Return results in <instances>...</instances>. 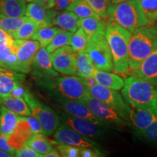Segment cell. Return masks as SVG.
<instances>
[{
	"label": "cell",
	"instance_id": "cell-39",
	"mask_svg": "<svg viewBox=\"0 0 157 157\" xmlns=\"http://www.w3.org/2000/svg\"><path fill=\"white\" fill-rule=\"evenodd\" d=\"M14 156L17 157H42V155L34 150L25 143L21 148L15 149Z\"/></svg>",
	"mask_w": 157,
	"mask_h": 157
},
{
	"label": "cell",
	"instance_id": "cell-20",
	"mask_svg": "<svg viewBox=\"0 0 157 157\" xmlns=\"http://www.w3.org/2000/svg\"><path fill=\"white\" fill-rule=\"evenodd\" d=\"M107 20L100 17H88L79 19V27L83 29L88 40L98 34L105 35Z\"/></svg>",
	"mask_w": 157,
	"mask_h": 157
},
{
	"label": "cell",
	"instance_id": "cell-14",
	"mask_svg": "<svg viewBox=\"0 0 157 157\" xmlns=\"http://www.w3.org/2000/svg\"><path fill=\"white\" fill-rule=\"evenodd\" d=\"M33 74L42 79H51L58 76L52 67L50 53L45 48L41 47L36 52L31 65Z\"/></svg>",
	"mask_w": 157,
	"mask_h": 157
},
{
	"label": "cell",
	"instance_id": "cell-46",
	"mask_svg": "<svg viewBox=\"0 0 157 157\" xmlns=\"http://www.w3.org/2000/svg\"><path fill=\"white\" fill-rule=\"evenodd\" d=\"M29 90L27 89L26 87H25L24 86H23V84H20L15 87L14 89L13 90V91L11 92L10 96H13V97H17V98H21L23 99V97L25 95Z\"/></svg>",
	"mask_w": 157,
	"mask_h": 157
},
{
	"label": "cell",
	"instance_id": "cell-18",
	"mask_svg": "<svg viewBox=\"0 0 157 157\" xmlns=\"http://www.w3.org/2000/svg\"><path fill=\"white\" fill-rule=\"evenodd\" d=\"M130 107V125H133L137 133L146 128L157 119V107Z\"/></svg>",
	"mask_w": 157,
	"mask_h": 157
},
{
	"label": "cell",
	"instance_id": "cell-2",
	"mask_svg": "<svg viewBox=\"0 0 157 157\" xmlns=\"http://www.w3.org/2000/svg\"><path fill=\"white\" fill-rule=\"evenodd\" d=\"M157 47V25H145L131 34L128 46L129 74Z\"/></svg>",
	"mask_w": 157,
	"mask_h": 157
},
{
	"label": "cell",
	"instance_id": "cell-48",
	"mask_svg": "<svg viewBox=\"0 0 157 157\" xmlns=\"http://www.w3.org/2000/svg\"><path fill=\"white\" fill-rule=\"evenodd\" d=\"M60 156V154L56 148H52L50 151L47 153L46 154H44L43 157H59Z\"/></svg>",
	"mask_w": 157,
	"mask_h": 157
},
{
	"label": "cell",
	"instance_id": "cell-25",
	"mask_svg": "<svg viewBox=\"0 0 157 157\" xmlns=\"http://www.w3.org/2000/svg\"><path fill=\"white\" fill-rule=\"evenodd\" d=\"M19 119L20 115L0 105V132L9 135L14 131Z\"/></svg>",
	"mask_w": 157,
	"mask_h": 157
},
{
	"label": "cell",
	"instance_id": "cell-11",
	"mask_svg": "<svg viewBox=\"0 0 157 157\" xmlns=\"http://www.w3.org/2000/svg\"><path fill=\"white\" fill-rule=\"evenodd\" d=\"M52 135L57 144L66 143L81 148H98L97 143L91 138L78 132L63 121H60V125Z\"/></svg>",
	"mask_w": 157,
	"mask_h": 157
},
{
	"label": "cell",
	"instance_id": "cell-4",
	"mask_svg": "<svg viewBox=\"0 0 157 157\" xmlns=\"http://www.w3.org/2000/svg\"><path fill=\"white\" fill-rule=\"evenodd\" d=\"M107 20L132 32L135 29L147 25L143 15L140 0H129L109 5Z\"/></svg>",
	"mask_w": 157,
	"mask_h": 157
},
{
	"label": "cell",
	"instance_id": "cell-30",
	"mask_svg": "<svg viewBox=\"0 0 157 157\" xmlns=\"http://www.w3.org/2000/svg\"><path fill=\"white\" fill-rule=\"evenodd\" d=\"M66 10L73 12L79 19L88 17H99L85 0H74Z\"/></svg>",
	"mask_w": 157,
	"mask_h": 157
},
{
	"label": "cell",
	"instance_id": "cell-9",
	"mask_svg": "<svg viewBox=\"0 0 157 157\" xmlns=\"http://www.w3.org/2000/svg\"><path fill=\"white\" fill-rule=\"evenodd\" d=\"M80 101L83 102L90 111L105 125H110L117 128H124L127 125L114 110L90 93Z\"/></svg>",
	"mask_w": 157,
	"mask_h": 157
},
{
	"label": "cell",
	"instance_id": "cell-42",
	"mask_svg": "<svg viewBox=\"0 0 157 157\" xmlns=\"http://www.w3.org/2000/svg\"><path fill=\"white\" fill-rule=\"evenodd\" d=\"M0 149L4 151L9 153L12 156H14L15 149L10 146L8 141H7V135L2 132H0Z\"/></svg>",
	"mask_w": 157,
	"mask_h": 157
},
{
	"label": "cell",
	"instance_id": "cell-29",
	"mask_svg": "<svg viewBox=\"0 0 157 157\" xmlns=\"http://www.w3.org/2000/svg\"><path fill=\"white\" fill-rule=\"evenodd\" d=\"M62 30L63 29L58 26H52V25L39 27L31 39L38 41L41 47L46 48L50 44L52 39L54 38V36Z\"/></svg>",
	"mask_w": 157,
	"mask_h": 157
},
{
	"label": "cell",
	"instance_id": "cell-24",
	"mask_svg": "<svg viewBox=\"0 0 157 157\" xmlns=\"http://www.w3.org/2000/svg\"><path fill=\"white\" fill-rule=\"evenodd\" d=\"M25 7V0H0V17L24 16Z\"/></svg>",
	"mask_w": 157,
	"mask_h": 157
},
{
	"label": "cell",
	"instance_id": "cell-52",
	"mask_svg": "<svg viewBox=\"0 0 157 157\" xmlns=\"http://www.w3.org/2000/svg\"><path fill=\"white\" fill-rule=\"evenodd\" d=\"M25 1H27V2H32V0H25Z\"/></svg>",
	"mask_w": 157,
	"mask_h": 157
},
{
	"label": "cell",
	"instance_id": "cell-10",
	"mask_svg": "<svg viewBox=\"0 0 157 157\" xmlns=\"http://www.w3.org/2000/svg\"><path fill=\"white\" fill-rule=\"evenodd\" d=\"M76 54L70 45H65L50 53L52 67L66 76L76 75Z\"/></svg>",
	"mask_w": 157,
	"mask_h": 157
},
{
	"label": "cell",
	"instance_id": "cell-6",
	"mask_svg": "<svg viewBox=\"0 0 157 157\" xmlns=\"http://www.w3.org/2000/svg\"><path fill=\"white\" fill-rule=\"evenodd\" d=\"M95 69L112 72L113 63L105 35L98 34L89 39L84 50Z\"/></svg>",
	"mask_w": 157,
	"mask_h": 157
},
{
	"label": "cell",
	"instance_id": "cell-26",
	"mask_svg": "<svg viewBox=\"0 0 157 157\" xmlns=\"http://www.w3.org/2000/svg\"><path fill=\"white\" fill-rule=\"evenodd\" d=\"M0 105H4L20 116H31L28 104L21 98L9 95L0 99Z\"/></svg>",
	"mask_w": 157,
	"mask_h": 157
},
{
	"label": "cell",
	"instance_id": "cell-16",
	"mask_svg": "<svg viewBox=\"0 0 157 157\" xmlns=\"http://www.w3.org/2000/svg\"><path fill=\"white\" fill-rule=\"evenodd\" d=\"M58 12L53 8L48 9L38 3L31 2L25 7V15L39 27H45L52 25V20Z\"/></svg>",
	"mask_w": 157,
	"mask_h": 157
},
{
	"label": "cell",
	"instance_id": "cell-51",
	"mask_svg": "<svg viewBox=\"0 0 157 157\" xmlns=\"http://www.w3.org/2000/svg\"><path fill=\"white\" fill-rule=\"evenodd\" d=\"M9 72H13V71H9L5 69V68H2L0 66V73H9Z\"/></svg>",
	"mask_w": 157,
	"mask_h": 157
},
{
	"label": "cell",
	"instance_id": "cell-41",
	"mask_svg": "<svg viewBox=\"0 0 157 157\" xmlns=\"http://www.w3.org/2000/svg\"><path fill=\"white\" fill-rule=\"evenodd\" d=\"M79 156L81 157H100L103 156L98 148H82Z\"/></svg>",
	"mask_w": 157,
	"mask_h": 157
},
{
	"label": "cell",
	"instance_id": "cell-53",
	"mask_svg": "<svg viewBox=\"0 0 157 157\" xmlns=\"http://www.w3.org/2000/svg\"><path fill=\"white\" fill-rule=\"evenodd\" d=\"M156 23H157V22H156ZM156 25H157V24H156Z\"/></svg>",
	"mask_w": 157,
	"mask_h": 157
},
{
	"label": "cell",
	"instance_id": "cell-47",
	"mask_svg": "<svg viewBox=\"0 0 157 157\" xmlns=\"http://www.w3.org/2000/svg\"><path fill=\"white\" fill-rule=\"evenodd\" d=\"M32 2H33L38 3L39 5H42L43 7L48 9L53 8L55 5L54 0H32Z\"/></svg>",
	"mask_w": 157,
	"mask_h": 157
},
{
	"label": "cell",
	"instance_id": "cell-7",
	"mask_svg": "<svg viewBox=\"0 0 157 157\" xmlns=\"http://www.w3.org/2000/svg\"><path fill=\"white\" fill-rule=\"evenodd\" d=\"M31 110V116L36 117L42 124L44 135L50 136L60 124L59 115L53 109L34 97L29 91L23 97Z\"/></svg>",
	"mask_w": 157,
	"mask_h": 157
},
{
	"label": "cell",
	"instance_id": "cell-31",
	"mask_svg": "<svg viewBox=\"0 0 157 157\" xmlns=\"http://www.w3.org/2000/svg\"><path fill=\"white\" fill-rule=\"evenodd\" d=\"M39 28V25L37 23L27 17L25 22L19 27V29L12 34V36L15 39H30Z\"/></svg>",
	"mask_w": 157,
	"mask_h": 157
},
{
	"label": "cell",
	"instance_id": "cell-13",
	"mask_svg": "<svg viewBox=\"0 0 157 157\" xmlns=\"http://www.w3.org/2000/svg\"><path fill=\"white\" fill-rule=\"evenodd\" d=\"M55 99L57 103L60 105L63 111L74 117L84 119H87L93 122H95L100 126L105 127L104 124L99 120L93 113L90 111L87 105L80 100L70 99L60 95L54 94Z\"/></svg>",
	"mask_w": 157,
	"mask_h": 157
},
{
	"label": "cell",
	"instance_id": "cell-45",
	"mask_svg": "<svg viewBox=\"0 0 157 157\" xmlns=\"http://www.w3.org/2000/svg\"><path fill=\"white\" fill-rule=\"evenodd\" d=\"M55 5L53 8L57 11H63L74 2V0H54Z\"/></svg>",
	"mask_w": 157,
	"mask_h": 157
},
{
	"label": "cell",
	"instance_id": "cell-22",
	"mask_svg": "<svg viewBox=\"0 0 157 157\" xmlns=\"http://www.w3.org/2000/svg\"><path fill=\"white\" fill-rule=\"evenodd\" d=\"M93 76L96 83L113 90H121L124 84L123 78L116 73L104 71L95 68Z\"/></svg>",
	"mask_w": 157,
	"mask_h": 157
},
{
	"label": "cell",
	"instance_id": "cell-17",
	"mask_svg": "<svg viewBox=\"0 0 157 157\" xmlns=\"http://www.w3.org/2000/svg\"><path fill=\"white\" fill-rule=\"evenodd\" d=\"M129 75L143 78L157 85V47L141 62L138 67Z\"/></svg>",
	"mask_w": 157,
	"mask_h": 157
},
{
	"label": "cell",
	"instance_id": "cell-35",
	"mask_svg": "<svg viewBox=\"0 0 157 157\" xmlns=\"http://www.w3.org/2000/svg\"><path fill=\"white\" fill-rule=\"evenodd\" d=\"M88 42V38L83 29L81 27H78L77 30L74 33L71 39L70 46L76 53L82 52L85 50L87 48Z\"/></svg>",
	"mask_w": 157,
	"mask_h": 157
},
{
	"label": "cell",
	"instance_id": "cell-21",
	"mask_svg": "<svg viewBox=\"0 0 157 157\" xmlns=\"http://www.w3.org/2000/svg\"><path fill=\"white\" fill-rule=\"evenodd\" d=\"M25 78V76L23 73H0V99L10 95L16 86L23 84Z\"/></svg>",
	"mask_w": 157,
	"mask_h": 157
},
{
	"label": "cell",
	"instance_id": "cell-38",
	"mask_svg": "<svg viewBox=\"0 0 157 157\" xmlns=\"http://www.w3.org/2000/svg\"><path fill=\"white\" fill-rule=\"evenodd\" d=\"M56 148L58 150L60 156L63 157H78L81 149V148L66 143H58Z\"/></svg>",
	"mask_w": 157,
	"mask_h": 157
},
{
	"label": "cell",
	"instance_id": "cell-3",
	"mask_svg": "<svg viewBox=\"0 0 157 157\" xmlns=\"http://www.w3.org/2000/svg\"><path fill=\"white\" fill-rule=\"evenodd\" d=\"M124 81L121 94L130 106L157 107V85L134 75H129Z\"/></svg>",
	"mask_w": 157,
	"mask_h": 157
},
{
	"label": "cell",
	"instance_id": "cell-40",
	"mask_svg": "<svg viewBox=\"0 0 157 157\" xmlns=\"http://www.w3.org/2000/svg\"><path fill=\"white\" fill-rule=\"evenodd\" d=\"M21 117L29 123L34 134H44L42 124L36 117L33 116H21Z\"/></svg>",
	"mask_w": 157,
	"mask_h": 157
},
{
	"label": "cell",
	"instance_id": "cell-37",
	"mask_svg": "<svg viewBox=\"0 0 157 157\" xmlns=\"http://www.w3.org/2000/svg\"><path fill=\"white\" fill-rule=\"evenodd\" d=\"M96 14L101 18L107 20V9L111 0H85Z\"/></svg>",
	"mask_w": 157,
	"mask_h": 157
},
{
	"label": "cell",
	"instance_id": "cell-5",
	"mask_svg": "<svg viewBox=\"0 0 157 157\" xmlns=\"http://www.w3.org/2000/svg\"><path fill=\"white\" fill-rule=\"evenodd\" d=\"M44 80L42 84L53 90L54 94L70 99L82 100L89 93L84 78L78 76H57L54 82L51 79Z\"/></svg>",
	"mask_w": 157,
	"mask_h": 157
},
{
	"label": "cell",
	"instance_id": "cell-15",
	"mask_svg": "<svg viewBox=\"0 0 157 157\" xmlns=\"http://www.w3.org/2000/svg\"><path fill=\"white\" fill-rule=\"evenodd\" d=\"M41 48L40 44L36 40H23V42L17 47L15 51L17 58L18 60L21 71L27 74L31 71V65L36 52Z\"/></svg>",
	"mask_w": 157,
	"mask_h": 157
},
{
	"label": "cell",
	"instance_id": "cell-12",
	"mask_svg": "<svg viewBox=\"0 0 157 157\" xmlns=\"http://www.w3.org/2000/svg\"><path fill=\"white\" fill-rule=\"evenodd\" d=\"M59 117L60 121L66 123L78 132L91 139L99 137L104 132L103 126H100L87 119L74 117L64 111H60Z\"/></svg>",
	"mask_w": 157,
	"mask_h": 157
},
{
	"label": "cell",
	"instance_id": "cell-44",
	"mask_svg": "<svg viewBox=\"0 0 157 157\" xmlns=\"http://www.w3.org/2000/svg\"><path fill=\"white\" fill-rule=\"evenodd\" d=\"M14 51H16V48L13 46L11 47L7 44H0V66L2 64L6 56Z\"/></svg>",
	"mask_w": 157,
	"mask_h": 157
},
{
	"label": "cell",
	"instance_id": "cell-33",
	"mask_svg": "<svg viewBox=\"0 0 157 157\" xmlns=\"http://www.w3.org/2000/svg\"><path fill=\"white\" fill-rule=\"evenodd\" d=\"M74 33L69 32V31L62 30L61 31L57 34L54 38L52 39V41L50 42L48 46L46 47L47 50L50 53L54 52L57 49L61 48L65 45H70L71 39L72 35Z\"/></svg>",
	"mask_w": 157,
	"mask_h": 157
},
{
	"label": "cell",
	"instance_id": "cell-36",
	"mask_svg": "<svg viewBox=\"0 0 157 157\" xmlns=\"http://www.w3.org/2000/svg\"><path fill=\"white\" fill-rule=\"evenodd\" d=\"M137 135L148 143L157 146V119Z\"/></svg>",
	"mask_w": 157,
	"mask_h": 157
},
{
	"label": "cell",
	"instance_id": "cell-49",
	"mask_svg": "<svg viewBox=\"0 0 157 157\" xmlns=\"http://www.w3.org/2000/svg\"><path fill=\"white\" fill-rule=\"evenodd\" d=\"M13 156L11 154H10L9 153L4 151L0 149V157H11Z\"/></svg>",
	"mask_w": 157,
	"mask_h": 157
},
{
	"label": "cell",
	"instance_id": "cell-28",
	"mask_svg": "<svg viewBox=\"0 0 157 157\" xmlns=\"http://www.w3.org/2000/svg\"><path fill=\"white\" fill-rule=\"evenodd\" d=\"M94 71L95 68L85 51L76 54V75L82 78L93 76Z\"/></svg>",
	"mask_w": 157,
	"mask_h": 157
},
{
	"label": "cell",
	"instance_id": "cell-27",
	"mask_svg": "<svg viewBox=\"0 0 157 157\" xmlns=\"http://www.w3.org/2000/svg\"><path fill=\"white\" fill-rule=\"evenodd\" d=\"M26 144L43 156L50 151L53 148L52 145H57V143L56 141L50 140L44 134H34L27 141Z\"/></svg>",
	"mask_w": 157,
	"mask_h": 157
},
{
	"label": "cell",
	"instance_id": "cell-34",
	"mask_svg": "<svg viewBox=\"0 0 157 157\" xmlns=\"http://www.w3.org/2000/svg\"><path fill=\"white\" fill-rule=\"evenodd\" d=\"M27 17H28L26 16L17 17H0V28L12 35L25 22Z\"/></svg>",
	"mask_w": 157,
	"mask_h": 157
},
{
	"label": "cell",
	"instance_id": "cell-8",
	"mask_svg": "<svg viewBox=\"0 0 157 157\" xmlns=\"http://www.w3.org/2000/svg\"><path fill=\"white\" fill-rule=\"evenodd\" d=\"M88 92L91 95L100 100L114 110L127 125H130L131 107L124 98L121 96L117 90H113L95 83L88 87Z\"/></svg>",
	"mask_w": 157,
	"mask_h": 157
},
{
	"label": "cell",
	"instance_id": "cell-50",
	"mask_svg": "<svg viewBox=\"0 0 157 157\" xmlns=\"http://www.w3.org/2000/svg\"><path fill=\"white\" fill-rule=\"evenodd\" d=\"M126 1H129V0H111V3H110V5L120 3V2H126Z\"/></svg>",
	"mask_w": 157,
	"mask_h": 157
},
{
	"label": "cell",
	"instance_id": "cell-43",
	"mask_svg": "<svg viewBox=\"0 0 157 157\" xmlns=\"http://www.w3.org/2000/svg\"><path fill=\"white\" fill-rule=\"evenodd\" d=\"M15 39L7 31L0 28V44H7L8 46H13Z\"/></svg>",
	"mask_w": 157,
	"mask_h": 157
},
{
	"label": "cell",
	"instance_id": "cell-19",
	"mask_svg": "<svg viewBox=\"0 0 157 157\" xmlns=\"http://www.w3.org/2000/svg\"><path fill=\"white\" fill-rule=\"evenodd\" d=\"M34 135L29 123L20 116V119L14 131L7 135V141L11 147L17 149L25 144Z\"/></svg>",
	"mask_w": 157,
	"mask_h": 157
},
{
	"label": "cell",
	"instance_id": "cell-32",
	"mask_svg": "<svg viewBox=\"0 0 157 157\" xmlns=\"http://www.w3.org/2000/svg\"><path fill=\"white\" fill-rule=\"evenodd\" d=\"M141 7L148 25L157 22V0H140Z\"/></svg>",
	"mask_w": 157,
	"mask_h": 157
},
{
	"label": "cell",
	"instance_id": "cell-1",
	"mask_svg": "<svg viewBox=\"0 0 157 157\" xmlns=\"http://www.w3.org/2000/svg\"><path fill=\"white\" fill-rule=\"evenodd\" d=\"M132 32L107 20L105 38L112 56L114 73L124 77L129 74L128 46Z\"/></svg>",
	"mask_w": 157,
	"mask_h": 157
},
{
	"label": "cell",
	"instance_id": "cell-23",
	"mask_svg": "<svg viewBox=\"0 0 157 157\" xmlns=\"http://www.w3.org/2000/svg\"><path fill=\"white\" fill-rule=\"evenodd\" d=\"M52 25L63 30L74 33L79 27V18L73 12L68 10L58 12L52 20Z\"/></svg>",
	"mask_w": 157,
	"mask_h": 157
}]
</instances>
